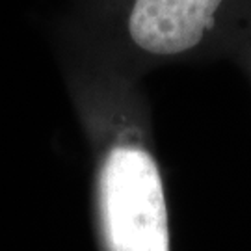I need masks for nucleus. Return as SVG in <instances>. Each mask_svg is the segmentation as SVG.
<instances>
[{
    "label": "nucleus",
    "mask_w": 251,
    "mask_h": 251,
    "mask_svg": "<svg viewBox=\"0 0 251 251\" xmlns=\"http://www.w3.org/2000/svg\"><path fill=\"white\" fill-rule=\"evenodd\" d=\"M224 0H136L128 34L151 54L171 56L201 43Z\"/></svg>",
    "instance_id": "nucleus-2"
},
{
    "label": "nucleus",
    "mask_w": 251,
    "mask_h": 251,
    "mask_svg": "<svg viewBox=\"0 0 251 251\" xmlns=\"http://www.w3.org/2000/svg\"><path fill=\"white\" fill-rule=\"evenodd\" d=\"M99 210L108 251H170L158 166L134 145L108 152L99 175Z\"/></svg>",
    "instance_id": "nucleus-1"
}]
</instances>
